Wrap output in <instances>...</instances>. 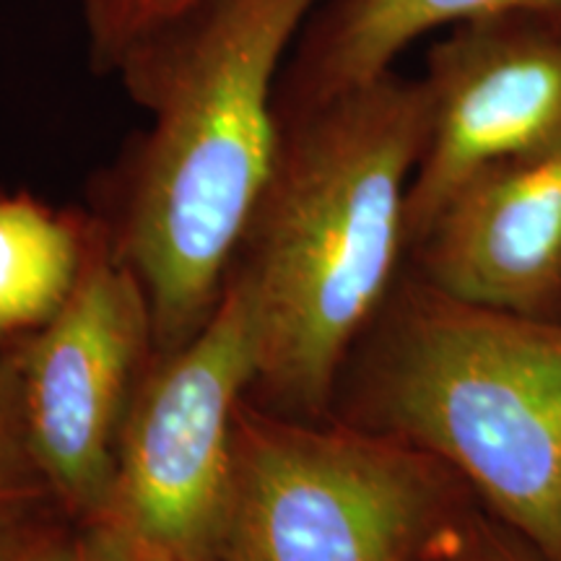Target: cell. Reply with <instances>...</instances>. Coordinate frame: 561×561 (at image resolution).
Instances as JSON below:
<instances>
[{
  "instance_id": "cell-1",
  "label": "cell",
  "mask_w": 561,
  "mask_h": 561,
  "mask_svg": "<svg viewBox=\"0 0 561 561\" xmlns=\"http://www.w3.org/2000/svg\"><path fill=\"white\" fill-rule=\"evenodd\" d=\"M278 115L276 161L227 284L248 305V398L318 421L331 419L343 362L405 265V206L430 136V96L424 81L390 70Z\"/></svg>"
},
{
  "instance_id": "cell-2",
  "label": "cell",
  "mask_w": 561,
  "mask_h": 561,
  "mask_svg": "<svg viewBox=\"0 0 561 561\" xmlns=\"http://www.w3.org/2000/svg\"><path fill=\"white\" fill-rule=\"evenodd\" d=\"M325 0H208L125 68L151 112L112 248L151 301L157 354L219 307L227 273L276 161L284 53Z\"/></svg>"
},
{
  "instance_id": "cell-3",
  "label": "cell",
  "mask_w": 561,
  "mask_h": 561,
  "mask_svg": "<svg viewBox=\"0 0 561 561\" xmlns=\"http://www.w3.org/2000/svg\"><path fill=\"white\" fill-rule=\"evenodd\" d=\"M331 419L442 460L561 561V320L462 301L403 265L343 362Z\"/></svg>"
},
{
  "instance_id": "cell-4",
  "label": "cell",
  "mask_w": 561,
  "mask_h": 561,
  "mask_svg": "<svg viewBox=\"0 0 561 561\" xmlns=\"http://www.w3.org/2000/svg\"><path fill=\"white\" fill-rule=\"evenodd\" d=\"M476 504L450 466L416 447L248 398L219 561H421Z\"/></svg>"
},
{
  "instance_id": "cell-5",
  "label": "cell",
  "mask_w": 561,
  "mask_h": 561,
  "mask_svg": "<svg viewBox=\"0 0 561 561\" xmlns=\"http://www.w3.org/2000/svg\"><path fill=\"white\" fill-rule=\"evenodd\" d=\"M252 377L248 305L224 284L206 325L180 348L157 354L146 371L123 426L104 520L174 561H219L237 413Z\"/></svg>"
},
{
  "instance_id": "cell-6",
  "label": "cell",
  "mask_w": 561,
  "mask_h": 561,
  "mask_svg": "<svg viewBox=\"0 0 561 561\" xmlns=\"http://www.w3.org/2000/svg\"><path fill=\"white\" fill-rule=\"evenodd\" d=\"M153 359L149 294L102 224L62 310L24 339L32 445L68 520L107 515L125 419Z\"/></svg>"
},
{
  "instance_id": "cell-7",
  "label": "cell",
  "mask_w": 561,
  "mask_h": 561,
  "mask_svg": "<svg viewBox=\"0 0 561 561\" xmlns=\"http://www.w3.org/2000/svg\"><path fill=\"white\" fill-rule=\"evenodd\" d=\"M421 81L430 136L405 206L409 244L481 167L561 144V19L507 11L460 21L432 45Z\"/></svg>"
},
{
  "instance_id": "cell-8",
  "label": "cell",
  "mask_w": 561,
  "mask_h": 561,
  "mask_svg": "<svg viewBox=\"0 0 561 561\" xmlns=\"http://www.w3.org/2000/svg\"><path fill=\"white\" fill-rule=\"evenodd\" d=\"M405 265L462 301L561 320V144L462 180Z\"/></svg>"
},
{
  "instance_id": "cell-9",
  "label": "cell",
  "mask_w": 561,
  "mask_h": 561,
  "mask_svg": "<svg viewBox=\"0 0 561 561\" xmlns=\"http://www.w3.org/2000/svg\"><path fill=\"white\" fill-rule=\"evenodd\" d=\"M507 11L561 19V0H328L307 34L301 32L286 107L331 100L380 79L424 34Z\"/></svg>"
},
{
  "instance_id": "cell-10",
  "label": "cell",
  "mask_w": 561,
  "mask_h": 561,
  "mask_svg": "<svg viewBox=\"0 0 561 561\" xmlns=\"http://www.w3.org/2000/svg\"><path fill=\"white\" fill-rule=\"evenodd\" d=\"M100 227L26 193H0V351L62 310Z\"/></svg>"
},
{
  "instance_id": "cell-11",
  "label": "cell",
  "mask_w": 561,
  "mask_h": 561,
  "mask_svg": "<svg viewBox=\"0 0 561 561\" xmlns=\"http://www.w3.org/2000/svg\"><path fill=\"white\" fill-rule=\"evenodd\" d=\"M50 507L58 504L32 445L24 398V341H19L0 351V525Z\"/></svg>"
},
{
  "instance_id": "cell-12",
  "label": "cell",
  "mask_w": 561,
  "mask_h": 561,
  "mask_svg": "<svg viewBox=\"0 0 561 561\" xmlns=\"http://www.w3.org/2000/svg\"><path fill=\"white\" fill-rule=\"evenodd\" d=\"M208 0H83L100 68L125 70L185 24Z\"/></svg>"
},
{
  "instance_id": "cell-13",
  "label": "cell",
  "mask_w": 561,
  "mask_h": 561,
  "mask_svg": "<svg viewBox=\"0 0 561 561\" xmlns=\"http://www.w3.org/2000/svg\"><path fill=\"white\" fill-rule=\"evenodd\" d=\"M421 561H546L528 538L489 515L481 504L453 525Z\"/></svg>"
},
{
  "instance_id": "cell-14",
  "label": "cell",
  "mask_w": 561,
  "mask_h": 561,
  "mask_svg": "<svg viewBox=\"0 0 561 561\" xmlns=\"http://www.w3.org/2000/svg\"><path fill=\"white\" fill-rule=\"evenodd\" d=\"M136 541L110 520H81L66 525L42 561H133Z\"/></svg>"
},
{
  "instance_id": "cell-15",
  "label": "cell",
  "mask_w": 561,
  "mask_h": 561,
  "mask_svg": "<svg viewBox=\"0 0 561 561\" xmlns=\"http://www.w3.org/2000/svg\"><path fill=\"white\" fill-rule=\"evenodd\" d=\"M58 507L42 510L37 515L21 517L0 525V561H42L53 549L66 525L53 517Z\"/></svg>"
},
{
  "instance_id": "cell-16",
  "label": "cell",
  "mask_w": 561,
  "mask_h": 561,
  "mask_svg": "<svg viewBox=\"0 0 561 561\" xmlns=\"http://www.w3.org/2000/svg\"><path fill=\"white\" fill-rule=\"evenodd\" d=\"M133 561H174L170 553L157 549V546H146L136 541V553H133Z\"/></svg>"
}]
</instances>
